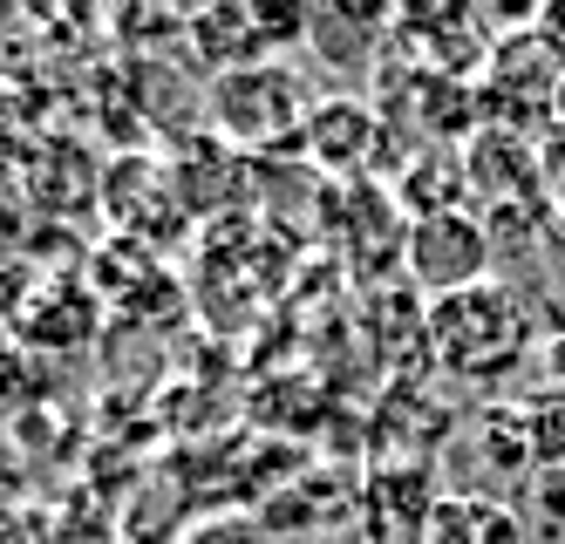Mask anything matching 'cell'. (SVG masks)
Returning a JSON list of instances; mask_svg holds the SVG:
<instances>
[{
    "instance_id": "3957f363",
    "label": "cell",
    "mask_w": 565,
    "mask_h": 544,
    "mask_svg": "<svg viewBox=\"0 0 565 544\" xmlns=\"http://www.w3.org/2000/svg\"><path fill=\"white\" fill-rule=\"evenodd\" d=\"M491 259H498V238L483 225L477 204H457V212H429V218H409V279L429 292V300H450V292H470L491 279Z\"/></svg>"
},
{
    "instance_id": "277c9868",
    "label": "cell",
    "mask_w": 565,
    "mask_h": 544,
    "mask_svg": "<svg viewBox=\"0 0 565 544\" xmlns=\"http://www.w3.org/2000/svg\"><path fill=\"white\" fill-rule=\"evenodd\" d=\"M382 130H388L382 109H369L361 96H328V103H313L300 143L328 163V171H361V163L382 150Z\"/></svg>"
},
{
    "instance_id": "6da1fadb",
    "label": "cell",
    "mask_w": 565,
    "mask_h": 544,
    "mask_svg": "<svg viewBox=\"0 0 565 544\" xmlns=\"http://www.w3.org/2000/svg\"><path fill=\"white\" fill-rule=\"evenodd\" d=\"M429 354L457 382H504V374L532 354V313L504 279H483L450 300H429Z\"/></svg>"
},
{
    "instance_id": "7a4b0ae2",
    "label": "cell",
    "mask_w": 565,
    "mask_h": 544,
    "mask_svg": "<svg viewBox=\"0 0 565 544\" xmlns=\"http://www.w3.org/2000/svg\"><path fill=\"white\" fill-rule=\"evenodd\" d=\"M307 116H313L307 75L294 62H279V55L246 62V68H225L212 82V122L232 143H246V150H287V143H300Z\"/></svg>"
},
{
    "instance_id": "5b68a950",
    "label": "cell",
    "mask_w": 565,
    "mask_h": 544,
    "mask_svg": "<svg viewBox=\"0 0 565 544\" xmlns=\"http://www.w3.org/2000/svg\"><path fill=\"white\" fill-rule=\"evenodd\" d=\"M552 212H558V218H565V171H558V178H552Z\"/></svg>"
}]
</instances>
